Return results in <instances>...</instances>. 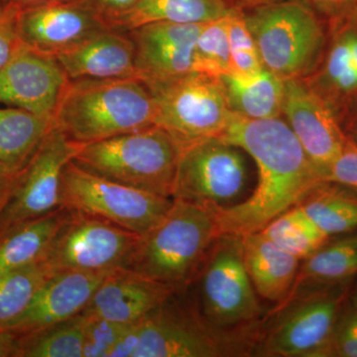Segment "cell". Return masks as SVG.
Here are the masks:
<instances>
[{"label":"cell","mask_w":357,"mask_h":357,"mask_svg":"<svg viewBox=\"0 0 357 357\" xmlns=\"http://www.w3.org/2000/svg\"><path fill=\"white\" fill-rule=\"evenodd\" d=\"M220 139L250 155L258 170L257 185L245 201L208 208L215 213L220 236L260 231L326 181L289 124L279 117L252 119L234 112Z\"/></svg>","instance_id":"cell-1"},{"label":"cell","mask_w":357,"mask_h":357,"mask_svg":"<svg viewBox=\"0 0 357 357\" xmlns=\"http://www.w3.org/2000/svg\"><path fill=\"white\" fill-rule=\"evenodd\" d=\"M55 126L77 145L155 126L151 91L138 77L70 81Z\"/></svg>","instance_id":"cell-2"},{"label":"cell","mask_w":357,"mask_h":357,"mask_svg":"<svg viewBox=\"0 0 357 357\" xmlns=\"http://www.w3.org/2000/svg\"><path fill=\"white\" fill-rule=\"evenodd\" d=\"M220 236L211 208L174 199L163 220L141 236L124 268L181 290L199 276Z\"/></svg>","instance_id":"cell-3"},{"label":"cell","mask_w":357,"mask_h":357,"mask_svg":"<svg viewBox=\"0 0 357 357\" xmlns=\"http://www.w3.org/2000/svg\"><path fill=\"white\" fill-rule=\"evenodd\" d=\"M174 296L129 326L110 357H222L253 352L255 333L215 330Z\"/></svg>","instance_id":"cell-4"},{"label":"cell","mask_w":357,"mask_h":357,"mask_svg":"<svg viewBox=\"0 0 357 357\" xmlns=\"http://www.w3.org/2000/svg\"><path fill=\"white\" fill-rule=\"evenodd\" d=\"M182 148L157 126L79 145L72 162L86 172L172 198Z\"/></svg>","instance_id":"cell-5"},{"label":"cell","mask_w":357,"mask_h":357,"mask_svg":"<svg viewBox=\"0 0 357 357\" xmlns=\"http://www.w3.org/2000/svg\"><path fill=\"white\" fill-rule=\"evenodd\" d=\"M246 23L264 68L282 79H302L316 70L328 35L316 13L301 0L267 2Z\"/></svg>","instance_id":"cell-6"},{"label":"cell","mask_w":357,"mask_h":357,"mask_svg":"<svg viewBox=\"0 0 357 357\" xmlns=\"http://www.w3.org/2000/svg\"><path fill=\"white\" fill-rule=\"evenodd\" d=\"M199 275L204 321L220 332L255 333L249 328L262 310L244 265L243 236H218Z\"/></svg>","instance_id":"cell-7"},{"label":"cell","mask_w":357,"mask_h":357,"mask_svg":"<svg viewBox=\"0 0 357 357\" xmlns=\"http://www.w3.org/2000/svg\"><path fill=\"white\" fill-rule=\"evenodd\" d=\"M148 88L153 98L155 126L170 134L181 148L220 138L234 115L220 77L194 72Z\"/></svg>","instance_id":"cell-8"},{"label":"cell","mask_w":357,"mask_h":357,"mask_svg":"<svg viewBox=\"0 0 357 357\" xmlns=\"http://www.w3.org/2000/svg\"><path fill=\"white\" fill-rule=\"evenodd\" d=\"M174 199L134 189L98 177L75 165L65 166L61 203L68 210L82 211L143 236L170 211Z\"/></svg>","instance_id":"cell-9"},{"label":"cell","mask_w":357,"mask_h":357,"mask_svg":"<svg viewBox=\"0 0 357 357\" xmlns=\"http://www.w3.org/2000/svg\"><path fill=\"white\" fill-rule=\"evenodd\" d=\"M140 238L102 218L69 210L41 260L52 274L112 272L126 266Z\"/></svg>","instance_id":"cell-10"},{"label":"cell","mask_w":357,"mask_h":357,"mask_svg":"<svg viewBox=\"0 0 357 357\" xmlns=\"http://www.w3.org/2000/svg\"><path fill=\"white\" fill-rule=\"evenodd\" d=\"M351 289L352 281L321 289L274 312L279 318L260 338L256 352L263 356L319 357L349 302Z\"/></svg>","instance_id":"cell-11"},{"label":"cell","mask_w":357,"mask_h":357,"mask_svg":"<svg viewBox=\"0 0 357 357\" xmlns=\"http://www.w3.org/2000/svg\"><path fill=\"white\" fill-rule=\"evenodd\" d=\"M241 151L220 138L182 148L173 199L206 208L231 206L248 182V164Z\"/></svg>","instance_id":"cell-12"},{"label":"cell","mask_w":357,"mask_h":357,"mask_svg":"<svg viewBox=\"0 0 357 357\" xmlns=\"http://www.w3.org/2000/svg\"><path fill=\"white\" fill-rule=\"evenodd\" d=\"M77 147L57 126L52 129L18 173L13 192L0 213V236L20 223L63 208V171Z\"/></svg>","instance_id":"cell-13"},{"label":"cell","mask_w":357,"mask_h":357,"mask_svg":"<svg viewBox=\"0 0 357 357\" xmlns=\"http://www.w3.org/2000/svg\"><path fill=\"white\" fill-rule=\"evenodd\" d=\"M325 53L309 83L328 103L342 128L357 112V6L331 13Z\"/></svg>","instance_id":"cell-14"},{"label":"cell","mask_w":357,"mask_h":357,"mask_svg":"<svg viewBox=\"0 0 357 357\" xmlns=\"http://www.w3.org/2000/svg\"><path fill=\"white\" fill-rule=\"evenodd\" d=\"M69 83L55 56L22 43L0 72V105L54 119Z\"/></svg>","instance_id":"cell-15"},{"label":"cell","mask_w":357,"mask_h":357,"mask_svg":"<svg viewBox=\"0 0 357 357\" xmlns=\"http://www.w3.org/2000/svg\"><path fill=\"white\" fill-rule=\"evenodd\" d=\"M282 114L307 157L326 180V173L342 153L349 137L323 98L302 79L284 81Z\"/></svg>","instance_id":"cell-16"},{"label":"cell","mask_w":357,"mask_h":357,"mask_svg":"<svg viewBox=\"0 0 357 357\" xmlns=\"http://www.w3.org/2000/svg\"><path fill=\"white\" fill-rule=\"evenodd\" d=\"M114 27L83 0H65L18 9L17 30L23 44L56 56L93 35Z\"/></svg>","instance_id":"cell-17"},{"label":"cell","mask_w":357,"mask_h":357,"mask_svg":"<svg viewBox=\"0 0 357 357\" xmlns=\"http://www.w3.org/2000/svg\"><path fill=\"white\" fill-rule=\"evenodd\" d=\"M204 24L154 22L128 30L138 79L154 86L194 73L195 47Z\"/></svg>","instance_id":"cell-18"},{"label":"cell","mask_w":357,"mask_h":357,"mask_svg":"<svg viewBox=\"0 0 357 357\" xmlns=\"http://www.w3.org/2000/svg\"><path fill=\"white\" fill-rule=\"evenodd\" d=\"M109 273L62 271L52 274L25 312L4 331L28 335L81 314Z\"/></svg>","instance_id":"cell-19"},{"label":"cell","mask_w":357,"mask_h":357,"mask_svg":"<svg viewBox=\"0 0 357 357\" xmlns=\"http://www.w3.org/2000/svg\"><path fill=\"white\" fill-rule=\"evenodd\" d=\"M174 293L168 286L119 268L103 279L81 314L133 325Z\"/></svg>","instance_id":"cell-20"},{"label":"cell","mask_w":357,"mask_h":357,"mask_svg":"<svg viewBox=\"0 0 357 357\" xmlns=\"http://www.w3.org/2000/svg\"><path fill=\"white\" fill-rule=\"evenodd\" d=\"M55 57L70 82L137 77L133 40L122 28L103 30Z\"/></svg>","instance_id":"cell-21"},{"label":"cell","mask_w":357,"mask_h":357,"mask_svg":"<svg viewBox=\"0 0 357 357\" xmlns=\"http://www.w3.org/2000/svg\"><path fill=\"white\" fill-rule=\"evenodd\" d=\"M243 261L256 293L282 304L292 290L300 259L267 238L261 231L243 236Z\"/></svg>","instance_id":"cell-22"},{"label":"cell","mask_w":357,"mask_h":357,"mask_svg":"<svg viewBox=\"0 0 357 357\" xmlns=\"http://www.w3.org/2000/svg\"><path fill=\"white\" fill-rule=\"evenodd\" d=\"M356 276L357 232L333 238L303 260L287 299L275 307L272 314L302 296L354 281Z\"/></svg>","instance_id":"cell-23"},{"label":"cell","mask_w":357,"mask_h":357,"mask_svg":"<svg viewBox=\"0 0 357 357\" xmlns=\"http://www.w3.org/2000/svg\"><path fill=\"white\" fill-rule=\"evenodd\" d=\"M230 109L252 119H277L282 114L284 79L263 68L253 76L234 73L220 77Z\"/></svg>","instance_id":"cell-24"},{"label":"cell","mask_w":357,"mask_h":357,"mask_svg":"<svg viewBox=\"0 0 357 357\" xmlns=\"http://www.w3.org/2000/svg\"><path fill=\"white\" fill-rule=\"evenodd\" d=\"M54 128L51 117L0 105V163L20 172Z\"/></svg>","instance_id":"cell-25"},{"label":"cell","mask_w":357,"mask_h":357,"mask_svg":"<svg viewBox=\"0 0 357 357\" xmlns=\"http://www.w3.org/2000/svg\"><path fill=\"white\" fill-rule=\"evenodd\" d=\"M69 210L60 208L16 225L0 236V276L39 261Z\"/></svg>","instance_id":"cell-26"},{"label":"cell","mask_w":357,"mask_h":357,"mask_svg":"<svg viewBox=\"0 0 357 357\" xmlns=\"http://www.w3.org/2000/svg\"><path fill=\"white\" fill-rule=\"evenodd\" d=\"M298 206L328 236L357 232V191L351 188L325 181Z\"/></svg>","instance_id":"cell-27"},{"label":"cell","mask_w":357,"mask_h":357,"mask_svg":"<svg viewBox=\"0 0 357 357\" xmlns=\"http://www.w3.org/2000/svg\"><path fill=\"white\" fill-rule=\"evenodd\" d=\"M225 0H139L119 28L130 30L154 22L204 24L229 13Z\"/></svg>","instance_id":"cell-28"},{"label":"cell","mask_w":357,"mask_h":357,"mask_svg":"<svg viewBox=\"0 0 357 357\" xmlns=\"http://www.w3.org/2000/svg\"><path fill=\"white\" fill-rule=\"evenodd\" d=\"M260 231L300 260L310 257L335 238L319 229L299 206L284 211Z\"/></svg>","instance_id":"cell-29"},{"label":"cell","mask_w":357,"mask_h":357,"mask_svg":"<svg viewBox=\"0 0 357 357\" xmlns=\"http://www.w3.org/2000/svg\"><path fill=\"white\" fill-rule=\"evenodd\" d=\"M84 319L81 314L44 330L20 335L17 357H84Z\"/></svg>","instance_id":"cell-30"},{"label":"cell","mask_w":357,"mask_h":357,"mask_svg":"<svg viewBox=\"0 0 357 357\" xmlns=\"http://www.w3.org/2000/svg\"><path fill=\"white\" fill-rule=\"evenodd\" d=\"M51 275L39 260L0 276V331L20 318Z\"/></svg>","instance_id":"cell-31"},{"label":"cell","mask_w":357,"mask_h":357,"mask_svg":"<svg viewBox=\"0 0 357 357\" xmlns=\"http://www.w3.org/2000/svg\"><path fill=\"white\" fill-rule=\"evenodd\" d=\"M194 72L215 77L231 73L227 16L202 27L195 47Z\"/></svg>","instance_id":"cell-32"},{"label":"cell","mask_w":357,"mask_h":357,"mask_svg":"<svg viewBox=\"0 0 357 357\" xmlns=\"http://www.w3.org/2000/svg\"><path fill=\"white\" fill-rule=\"evenodd\" d=\"M231 73L239 76H253L264 68L252 34L241 10L230 8L227 15Z\"/></svg>","instance_id":"cell-33"},{"label":"cell","mask_w":357,"mask_h":357,"mask_svg":"<svg viewBox=\"0 0 357 357\" xmlns=\"http://www.w3.org/2000/svg\"><path fill=\"white\" fill-rule=\"evenodd\" d=\"M84 319V357H110L114 347L131 326L103 319L86 317Z\"/></svg>","instance_id":"cell-34"},{"label":"cell","mask_w":357,"mask_h":357,"mask_svg":"<svg viewBox=\"0 0 357 357\" xmlns=\"http://www.w3.org/2000/svg\"><path fill=\"white\" fill-rule=\"evenodd\" d=\"M319 357H357V310L349 302Z\"/></svg>","instance_id":"cell-35"},{"label":"cell","mask_w":357,"mask_h":357,"mask_svg":"<svg viewBox=\"0 0 357 357\" xmlns=\"http://www.w3.org/2000/svg\"><path fill=\"white\" fill-rule=\"evenodd\" d=\"M17 11L10 3L0 7V72L10 62L22 44L18 35Z\"/></svg>","instance_id":"cell-36"},{"label":"cell","mask_w":357,"mask_h":357,"mask_svg":"<svg viewBox=\"0 0 357 357\" xmlns=\"http://www.w3.org/2000/svg\"><path fill=\"white\" fill-rule=\"evenodd\" d=\"M326 181L347 185L357 191V147L351 140H347L342 153L326 171Z\"/></svg>","instance_id":"cell-37"},{"label":"cell","mask_w":357,"mask_h":357,"mask_svg":"<svg viewBox=\"0 0 357 357\" xmlns=\"http://www.w3.org/2000/svg\"><path fill=\"white\" fill-rule=\"evenodd\" d=\"M91 8L95 9L103 20L110 25L119 27V24L139 0H83Z\"/></svg>","instance_id":"cell-38"},{"label":"cell","mask_w":357,"mask_h":357,"mask_svg":"<svg viewBox=\"0 0 357 357\" xmlns=\"http://www.w3.org/2000/svg\"><path fill=\"white\" fill-rule=\"evenodd\" d=\"M18 173L0 163V213L13 192Z\"/></svg>","instance_id":"cell-39"},{"label":"cell","mask_w":357,"mask_h":357,"mask_svg":"<svg viewBox=\"0 0 357 357\" xmlns=\"http://www.w3.org/2000/svg\"><path fill=\"white\" fill-rule=\"evenodd\" d=\"M20 335L9 331H0V357H17Z\"/></svg>","instance_id":"cell-40"},{"label":"cell","mask_w":357,"mask_h":357,"mask_svg":"<svg viewBox=\"0 0 357 357\" xmlns=\"http://www.w3.org/2000/svg\"><path fill=\"white\" fill-rule=\"evenodd\" d=\"M306 1H311L312 3L321 6V8L332 13L338 10V9L342 8V7L354 3L356 0H306Z\"/></svg>","instance_id":"cell-41"},{"label":"cell","mask_w":357,"mask_h":357,"mask_svg":"<svg viewBox=\"0 0 357 357\" xmlns=\"http://www.w3.org/2000/svg\"><path fill=\"white\" fill-rule=\"evenodd\" d=\"M58 1H65V0H6V3L13 4L17 9H23Z\"/></svg>","instance_id":"cell-42"},{"label":"cell","mask_w":357,"mask_h":357,"mask_svg":"<svg viewBox=\"0 0 357 357\" xmlns=\"http://www.w3.org/2000/svg\"><path fill=\"white\" fill-rule=\"evenodd\" d=\"M344 132L349 139L357 147V112L352 117L351 121L349 122V124L345 126Z\"/></svg>","instance_id":"cell-43"},{"label":"cell","mask_w":357,"mask_h":357,"mask_svg":"<svg viewBox=\"0 0 357 357\" xmlns=\"http://www.w3.org/2000/svg\"><path fill=\"white\" fill-rule=\"evenodd\" d=\"M349 306L357 310V286L354 288V286H352L351 295H349Z\"/></svg>","instance_id":"cell-44"},{"label":"cell","mask_w":357,"mask_h":357,"mask_svg":"<svg viewBox=\"0 0 357 357\" xmlns=\"http://www.w3.org/2000/svg\"><path fill=\"white\" fill-rule=\"evenodd\" d=\"M249 2H258V3H267V2L274 1V0H245Z\"/></svg>","instance_id":"cell-45"},{"label":"cell","mask_w":357,"mask_h":357,"mask_svg":"<svg viewBox=\"0 0 357 357\" xmlns=\"http://www.w3.org/2000/svg\"><path fill=\"white\" fill-rule=\"evenodd\" d=\"M0 1H1L2 3H6V0H0Z\"/></svg>","instance_id":"cell-46"},{"label":"cell","mask_w":357,"mask_h":357,"mask_svg":"<svg viewBox=\"0 0 357 357\" xmlns=\"http://www.w3.org/2000/svg\"><path fill=\"white\" fill-rule=\"evenodd\" d=\"M4 4H6V3H2V2L0 1V7H1L2 6H4Z\"/></svg>","instance_id":"cell-47"},{"label":"cell","mask_w":357,"mask_h":357,"mask_svg":"<svg viewBox=\"0 0 357 357\" xmlns=\"http://www.w3.org/2000/svg\"><path fill=\"white\" fill-rule=\"evenodd\" d=\"M354 4H356V6H357V0L356 2H354Z\"/></svg>","instance_id":"cell-48"}]
</instances>
